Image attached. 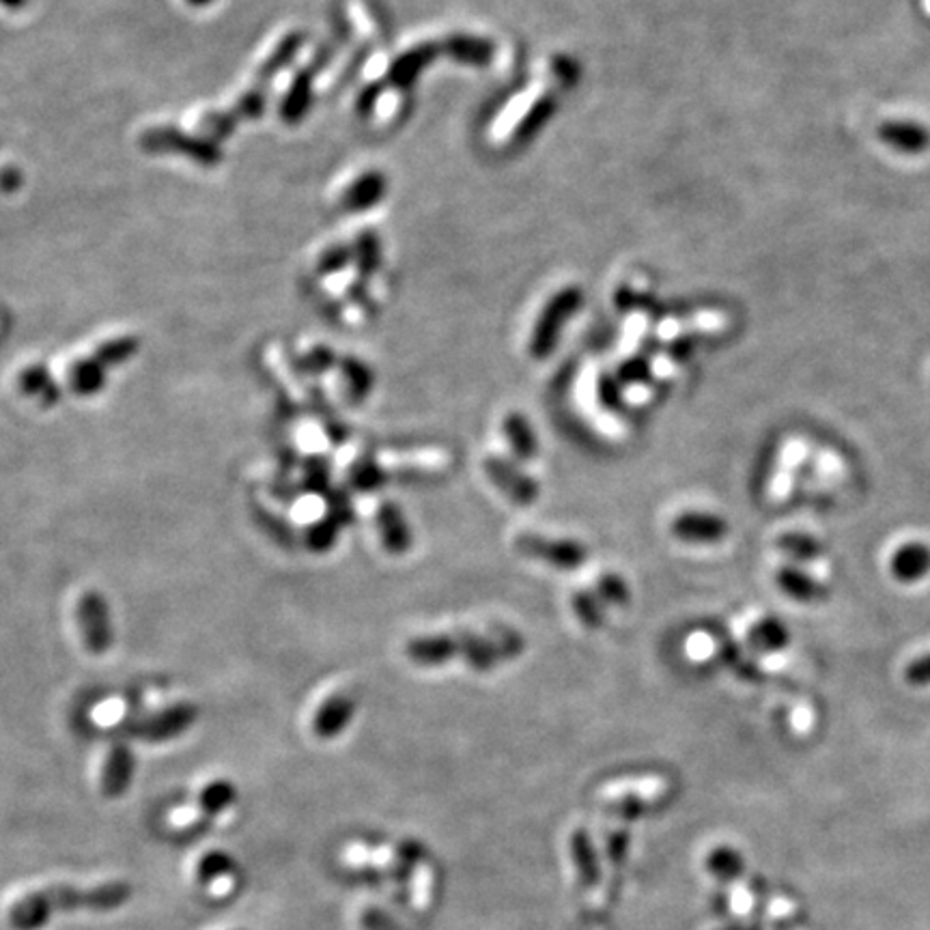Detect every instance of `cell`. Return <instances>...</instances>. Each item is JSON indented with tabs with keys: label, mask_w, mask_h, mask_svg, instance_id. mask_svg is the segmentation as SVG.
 Instances as JSON below:
<instances>
[{
	"label": "cell",
	"mask_w": 930,
	"mask_h": 930,
	"mask_svg": "<svg viewBox=\"0 0 930 930\" xmlns=\"http://www.w3.org/2000/svg\"><path fill=\"white\" fill-rule=\"evenodd\" d=\"M405 653L410 657V662L418 664V666H442L455 657H460V636H447V633H438V636H420L407 642Z\"/></svg>",
	"instance_id": "obj_8"
},
{
	"label": "cell",
	"mask_w": 930,
	"mask_h": 930,
	"mask_svg": "<svg viewBox=\"0 0 930 930\" xmlns=\"http://www.w3.org/2000/svg\"><path fill=\"white\" fill-rule=\"evenodd\" d=\"M349 476H351L353 487L362 489V491H373L386 482L384 467L373 464V462H357L351 467Z\"/></svg>",
	"instance_id": "obj_26"
},
{
	"label": "cell",
	"mask_w": 930,
	"mask_h": 930,
	"mask_svg": "<svg viewBox=\"0 0 930 930\" xmlns=\"http://www.w3.org/2000/svg\"><path fill=\"white\" fill-rule=\"evenodd\" d=\"M78 625L83 633L85 646L102 655L106 653L115 642V629H113V616L111 607L104 594L98 590H89L78 601Z\"/></svg>",
	"instance_id": "obj_2"
},
{
	"label": "cell",
	"mask_w": 930,
	"mask_h": 930,
	"mask_svg": "<svg viewBox=\"0 0 930 930\" xmlns=\"http://www.w3.org/2000/svg\"><path fill=\"white\" fill-rule=\"evenodd\" d=\"M504 438L513 455L521 462H532L539 455V440L530 423L521 414H511L504 420Z\"/></svg>",
	"instance_id": "obj_17"
},
{
	"label": "cell",
	"mask_w": 930,
	"mask_h": 930,
	"mask_svg": "<svg viewBox=\"0 0 930 930\" xmlns=\"http://www.w3.org/2000/svg\"><path fill=\"white\" fill-rule=\"evenodd\" d=\"M306 469H309V485L317 491H324L328 487V480H330L328 465L324 464L322 460H313Z\"/></svg>",
	"instance_id": "obj_31"
},
{
	"label": "cell",
	"mask_w": 930,
	"mask_h": 930,
	"mask_svg": "<svg viewBox=\"0 0 930 930\" xmlns=\"http://www.w3.org/2000/svg\"><path fill=\"white\" fill-rule=\"evenodd\" d=\"M355 715V702L348 694H335L328 698L315 715V734L322 739H332L341 734Z\"/></svg>",
	"instance_id": "obj_12"
},
{
	"label": "cell",
	"mask_w": 930,
	"mask_h": 930,
	"mask_svg": "<svg viewBox=\"0 0 930 930\" xmlns=\"http://www.w3.org/2000/svg\"><path fill=\"white\" fill-rule=\"evenodd\" d=\"M905 681L914 688H927L930 686V653L914 659L905 670Z\"/></svg>",
	"instance_id": "obj_28"
},
{
	"label": "cell",
	"mask_w": 930,
	"mask_h": 930,
	"mask_svg": "<svg viewBox=\"0 0 930 930\" xmlns=\"http://www.w3.org/2000/svg\"><path fill=\"white\" fill-rule=\"evenodd\" d=\"M72 390L80 397H93L106 386V366L96 357L78 360L70 370Z\"/></svg>",
	"instance_id": "obj_18"
},
{
	"label": "cell",
	"mask_w": 930,
	"mask_h": 930,
	"mask_svg": "<svg viewBox=\"0 0 930 930\" xmlns=\"http://www.w3.org/2000/svg\"><path fill=\"white\" fill-rule=\"evenodd\" d=\"M339 530H341V524L332 517V515H326L324 519H319V521H315L311 528H309V548L313 550V552H317V554H324V552H328L335 543H337V539H339Z\"/></svg>",
	"instance_id": "obj_23"
},
{
	"label": "cell",
	"mask_w": 930,
	"mask_h": 930,
	"mask_svg": "<svg viewBox=\"0 0 930 930\" xmlns=\"http://www.w3.org/2000/svg\"><path fill=\"white\" fill-rule=\"evenodd\" d=\"M747 644L758 653H778L791 644V633L780 618L767 616L752 625L747 631Z\"/></svg>",
	"instance_id": "obj_16"
},
{
	"label": "cell",
	"mask_w": 930,
	"mask_h": 930,
	"mask_svg": "<svg viewBox=\"0 0 930 930\" xmlns=\"http://www.w3.org/2000/svg\"><path fill=\"white\" fill-rule=\"evenodd\" d=\"M335 364V353L330 349L317 348L313 349L309 355L302 357L300 366L309 373H324L326 368H330Z\"/></svg>",
	"instance_id": "obj_29"
},
{
	"label": "cell",
	"mask_w": 930,
	"mask_h": 930,
	"mask_svg": "<svg viewBox=\"0 0 930 930\" xmlns=\"http://www.w3.org/2000/svg\"><path fill=\"white\" fill-rule=\"evenodd\" d=\"M138 341L136 339H131V337H118V339H113V341H106V343H102L100 348L96 349V357L109 368V366H116V364H123V362H127L129 357H134L136 355V351H138Z\"/></svg>",
	"instance_id": "obj_24"
},
{
	"label": "cell",
	"mask_w": 930,
	"mask_h": 930,
	"mask_svg": "<svg viewBox=\"0 0 930 930\" xmlns=\"http://www.w3.org/2000/svg\"><path fill=\"white\" fill-rule=\"evenodd\" d=\"M235 802V787L227 780H216L205 787L199 795V808L205 814H218L227 810Z\"/></svg>",
	"instance_id": "obj_21"
},
{
	"label": "cell",
	"mask_w": 930,
	"mask_h": 930,
	"mask_svg": "<svg viewBox=\"0 0 930 930\" xmlns=\"http://www.w3.org/2000/svg\"><path fill=\"white\" fill-rule=\"evenodd\" d=\"M673 532L681 541L711 545V543H719L726 539L728 524L719 515H713V513L688 511V513H681L673 521Z\"/></svg>",
	"instance_id": "obj_6"
},
{
	"label": "cell",
	"mask_w": 930,
	"mask_h": 930,
	"mask_svg": "<svg viewBox=\"0 0 930 930\" xmlns=\"http://www.w3.org/2000/svg\"><path fill=\"white\" fill-rule=\"evenodd\" d=\"M377 528L381 535V543L384 548L394 554L401 556L410 550L412 545V535H410V526L403 517V511L392 504V502H384L377 511Z\"/></svg>",
	"instance_id": "obj_10"
},
{
	"label": "cell",
	"mask_w": 930,
	"mask_h": 930,
	"mask_svg": "<svg viewBox=\"0 0 930 930\" xmlns=\"http://www.w3.org/2000/svg\"><path fill=\"white\" fill-rule=\"evenodd\" d=\"M778 550L787 556H791L793 561L800 563H810L825 554L822 543L806 532H784L778 541H776Z\"/></svg>",
	"instance_id": "obj_20"
},
{
	"label": "cell",
	"mask_w": 930,
	"mask_h": 930,
	"mask_svg": "<svg viewBox=\"0 0 930 930\" xmlns=\"http://www.w3.org/2000/svg\"><path fill=\"white\" fill-rule=\"evenodd\" d=\"M517 548L524 554L541 558L561 571H574L588 561V550L571 539H548L541 535H526L517 539Z\"/></svg>",
	"instance_id": "obj_3"
},
{
	"label": "cell",
	"mask_w": 930,
	"mask_h": 930,
	"mask_svg": "<svg viewBox=\"0 0 930 930\" xmlns=\"http://www.w3.org/2000/svg\"><path fill=\"white\" fill-rule=\"evenodd\" d=\"M596 596L605 605H627L631 599L629 586L616 574H605L596 581Z\"/></svg>",
	"instance_id": "obj_25"
},
{
	"label": "cell",
	"mask_w": 930,
	"mask_h": 930,
	"mask_svg": "<svg viewBox=\"0 0 930 930\" xmlns=\"http://www.w3.org/2000/svg\"><path fill=\"white\" fill-rule=\"evenodd\" d=\"M20 388L28 394L39 399L43 405H56L61 399V388L56 386L54 377L43 364L28 366L20 377Z\"/></svg>",
	"instance_id": "obj_19"
},
{
	"label": "cell",
	"mask_w": 930,
	"mask_h": 930,
	"mask_svg": "<svg viewBox=\"0 0 930 930\" xmlns=\"http://www.w3.org/2000/svg\"><path fill=\"white\" fill-rule=\"evenodd\" d=\"M485 472L491 478V482L504 495H508L515 504L528 506V504L537 502L539 485L535 478L524 474L519 467H515V465H511L500 457H487L485 460Z\"/></svg>",
	"instance_id": "obj_4"
},
{
	"label": "cell",
	"mask_w": 930,
	"mask_h": 930,
	"mask_svg": "<svg viewBox=\"0 0 930 930\" xmlns=\"http://www.w3.org/2000/svg\"><path fill=\"white\" fill-rule=\"evenodd\" d=\"M144 147L158 151H181L201 164H216L221 160V151L210 140L188 138L177 129H151L144 136Z\"/></svg>",
	"instance_id": "obj_5"
},
{
	"label": "cell",
	"mask_w": 930,
	"mask_h": 930,
	"mask_svg": "<svg viewBox=\"0 0 930 930\" xmlns=\"http://www.w3.org/2000/svg\"><path fill=\"white\" fill-rule=\"evenodd\" d=\"M188 4H192V7H208V4H212L214 0H186Z\"/></svg>",
	"instance_id": "obj_33"
},
{
	"label": "cell",
	"mask_w": 930,
	"mask_h": 930,
	"mask_svg": "<svg viewBox=\"0 0 930 930\" xmlns=\"http://www.w3.org/2000/svg\"><path fill=\"white\" fill-rule=\"evenodd\" d=\"M460 657L465 659L474 670L489 673L502 659H506V653L500 640H493L489 636H478V633H460Z\"/></svg>",
	"instance_id": "obj_9"
},
{
	"label": "cell",
	"mask_w": 930,
	"mask_h": 930,
	"mask_svg": "<svg viewBox=\"0 0 930 930\" xmlns=\"http://www.w3.org/2000/svg\"><path fill=\"white\" fill-rule=\"evenodd\" d=\"M343 368H345V373H348L349 392H351V397H353V399H364V397H366V392L370 390V384H373V377H370V373L366 370V366H362V364H360V362H355V360H348Z\"/></svg>",
	"instance_id": "obj_27"
},
{
	"label": "cell",
	"mask_w": 930,
	"mask_h": 930,
	"mask_svg": "<svg viewBox=\"0 0 930 930\" xmlns=\"http://www.w3.org/2000/svg\"><path fill=\"white\" fill-rule=\"evenodd\" d=\"M2 4H7V7H11V9H20L26 0H0Z\"/></svg>",
	"instance_id": "obj_32"
},
{
	"label": "cell",
	"mask_w": 930,
	"mask_h": 930,
	"mask_svg": "<svg viewBox=\"0 0 930 930\" xmlns=\"http://www.w3.org/2000/svg\"><path fill=\"white\" fill-rule=\"evenodd\" d=\"M776 581L780 586V590L784 594H789L791 599L800 601V603H818L825 601L829 596V588L818 580H814L813 576L804 574L802 569L787 565L776 574Z\"/></svg>",
	"instance_id": "obj_15"
},
{
	"label": "cell",
	"mask_w": 930,
	"mask_h": 930,
	"mask_svg": "<svg viewBox=\"0 0 930 930\" xmlns=\"http://www.w3.org/2000/svg\"><path fill=\"white\" fill-rule=\"evenodd\" d=\"M328 506H330V513H328V515H332L341 526L351 521L353 511H351V502H349L348 495H343V493H332V495H330V500H328Z\"/></svg>",
	"instance_id": "obj_30"
},
{
	"label": "cell",
	"mask_w": 930,
	"mask_h": 930,
	"mask_svg": "<svg viewBox=\"0 0 930 930\" xmlns=\"http://www.w3.org/2000/svg\"><path fill=\"white\" fill-rule=\"evenodd\" d=\"M197 715H199V711L192 702H177V704L166 706L164 711L155 713L153 717H149L144 721V726L140 728V732L149 741H166V739L177 737V734L186 732L188 728H192V724L197 721Z\"/></svg>",
	"instance_id": "obj_7"
},
{
	"label": "cell",
	"mask_w": 930,
	"mask_h": 930,
	"mask_svg": "<svg viewBox=\"0 0 930 930\" xmlns=\"http://www.w3.org/2000/svg\"><path fill=\"white\" fill-rule=\"evenodd\" d=\"M129 896L131 888L125 881L98 883L91 888L48 885L13 903L9 909V922L17 930L39 929L52 916L54 909H111L123 905Z\"/></svg>",
	"instance_id": "obj_1"
},
{
	"label": "cell",
	"mask_w": 930,
	"mask_h": 930,
	"mask_svg": "<svg viewBox=\"0 0 930 930\" xmlns=\"http://www.w3.org/2000/svg\"><path fill=\"white\" fill-rule=\"evenodd\" d=\"M574 609H576V616L580 618L583 627H588V629L603 627V623H605V603L596 594L586 592V590L576 592V596H574Z\"/></svg>",
	"instance_id": "obj_22"
},
{
	"label": "cell",
	"mask_w": 930,
	"mask_h": 930,
	"mask_svg": "<svg viewBox=\"0 0 930 930\" xmlns=\"http://www.w3.org/2000/svg\"><path fill=\"white\" fill-rule=\"evenodd\" d=\"M892 576L903 583H914L930 574V548L925 543L901 545L890 561Z\"/></svg>",
	"instance_id": "obj_13"
},
{
	"label": "cell",
	"mask_w": 930,
	"mask_h": 930,
	"mask_svg": "<svg viewBox=\"0 0 930 930\" xmlns=\"http://www.w3.org/2000/svg\"><path fill=\"white\" fill-rule=\"evenodd\" d=\"M879 138L901 153H922L930 144L929 129L914 121H888L879 127Z\"/></svg>",
	"instance_id": "obj_11"
},
{
	"label": "cell",
	"mask_w": 930,
	"mask_h": 930,
	"mask_svg": "<svg viewBox=\"0 0 930 930\" xmlns=\"http://www.w3.org/2000/svg\"><path fill=\"white\" fill-rule=\"evenodd\" d=\"M134 776V754L127 745L116 743L106 756V765L102 771V791L109 797H118L125 793Z\"/></svg>",
	"instance_id": "obj_14"
}]
</instances>
